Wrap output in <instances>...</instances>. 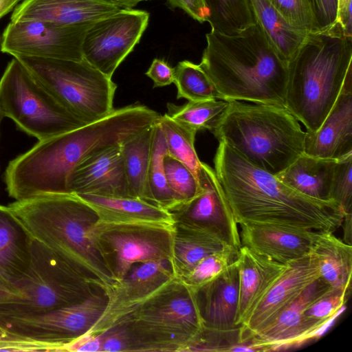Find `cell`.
Masks as SVG:
<instances>
[{
  "label": "cell",
  "mask_w": 352,
  "mask_h": 352,
  "mask_svg": "<svg viewBox=\"0 0 352 352\" xmlns=\"http://www.w3.org/2000/svg\"><path fill=\"white\" fill-rule=\"evenodd\" d=\"M318 265L320 277L331 287L351 285L352 245L333 232L318 231L310 249Z\"/></svg>",
  "instance_id": "obj_28"
},
{
  "label": "cell",
  "mask_w": 352,
  "mask_h": 352,
  "mask_svg": "<svg viewBox=\"0 0 352 352\" xmlns=\"http://www.w3.org/2000/svg\"><path fill=\"white\" fill-rule=\"evenodd\" d=\"M197 298L206 329L220 333L239 329L235 325L239 302L235 259L221 274L198 290Z\"/></svg>",
  "instance_id": "obj_22"
},
{
  "label": "cell",
  "mask_w": 352,
  "mask_h": 352,
  "mask_svg": "<svg viewBox=\"0 0 352 352\" xmlns=\"http://www.w3.org/2000/svg\"><path fill=\"white\" fill-rule=\"evenodd\" d=\"M114 3L120 9H131L140 2L148 0H108Z\"/></svg>",
  "instance_id": "obj_50"
},
{
  "label": "cell",
  "mask_w": 352,
  "mask_h": 352,
  "mask_svg": "<svg viewBox=\"0 0 352 352\" xmlns=\"http://www.w3.org/2000/svg\"><path fill=\"white\" fill-rule=\"evenodd\" d=\"M337 160L302 153L276 177L299 192L317 199H330V190Z\"/></svg>",
  "instance_id": "obj_26"
},
{
  "label": "cell",
  "mask_w": 352,
  "mask_h": 352,
  "mask_svg": "<svg viewBox=\"0 0 352 352\" xmlns=\"http://www.w3.org/2000/svg\"><path fill=\"white\" fill-rule=\"evenodd\" d=\"M352 153L337 160L330 190L344 214L352 213Z\"/></svg>",
  "instance_id": "obj_39"
},
{
  "label": "cell",
  "mask_w": 352,
  "mask_h": 352,
  "mask_svg": "<svg viewBox=\"0 0 352 352\" xmlns=\"http://www.w3.org/2000/svg\"><path fill=\"white\" fill-rule=\"evenodd\" d=\"M108 302L105 291L96 292L82 302L46 313L23 318L0 317V324L21 338L54 346L58 351L85 335L103 314Z\"/></svg>",
  "instance_id": "obj_11"
},
{
  "label": "cell",
  "mask_w": 352,
  "mask_h": 352,
  "mask_svg": "<svg viewBox=\"0 0 352 352\" xmlns=\"http://www.w3.org/2000/svg\"><path fill=\"white\" fill-rule=\"evenodd\" d=\"M351 285L331 288L305 311L307 319L318 326H327L337 316L346 302Z\"/></svg>",
  "instance_id": "obj_38"
},
{
  "label": "cell",
  "mask_w": 352,
  "mask_h": 352,
  "mask_svg": "<svg viewBox=\"0 0 352 352\" xmlns=\"http://www.w3.org/2000/svg\"><path fill=\"white\" fill-rule=\"evenodd\" d=\"M120 322L138 351L186 352L205 328L197 292L178 278Z\"/></svg>",
  "instance_id": "obj_7"
},
{
  "label": "cell",
  "mask_w": 352,
  "mask_h": 352,
  "mask_svg": "<svg viewBox=\"0 0 352 352\" xmlns=\"http://www.w3.org/2000/svg\"><path fill=\"white\" fill-rule=\"evenodd\" d=\"M214 171L235 221L333 232L344 213L333 200L307 197L219 142Z\"/></svg>",
  "instance_id": "obj_1"
},
{
  "label": "cell",
  "mask_w": 352,
  "mask_h": 352,
  "mask_svg": "<svg viewBox=\"0 0 352 352\" xmlns=\"http://www.w3.org/2000/svg\"><path fill=\"white\" fill-rule=\"evenodd\" d=\"M212 133L219 142L274 175L304 153L305 131L283 106L228 101Z\"/></svg>",
  "instance_id": "obj_5"
},
{
  "label": "cell",
  "mask_w": 352,
  "mask_h": 352,
  "mask_svg": "<svg viewBox=\"0 0 352 352\" xmlns=\"http://www.w3.org/2000/svg\"><path fill=\"white\" fill-rule=\"evenodd\" d=\"M320 276L318 265L310 251L288 262L283 272L239 327L238 343L250 340L268 326Z\"/></svg>",
  "instance_id": "obj_16"
},
{
  "label": "cell",
  "mask_w": 352,
  "mask_h": 352,
  "mask_svg": "<svg viewBox=\"0 0 352 352\" xmlns=\"http://www.w3.org/2000/svg\"><path fill=\"white\" fill-rule=\"evenodd\" d=\"M67 185L68 192L76 195L131 197L120 144L109 147L78 164L70 173Z\"/></svg>",
  "instance_id": "obj_19"
},
{
  "label": "cell",
  "mask_w": 352,
  "mask_h": 352,
  "mask_svg": "<svg viewBox=\"0 0 352 352\" xmlns=\"http://www.w3.org/2000/svg\"><path fill=\"white\" fill-rule=\"evenodd\" d=\"M32 237L104 291L116 281L96 248V211L75 193L44 194L8 205Z\"/></svg>",
  "instance_id": "obj_3"
},
{
  "label": "cell",
  "mask_w": 352,
  "mask_h": 352,
  "mask_svg": "<svg viewBox=\"0 0 352 352\" xmlns=\"http://www.w3.org/2000/svg\"><path fill=\"white\" fill-rule=\"evenodd\" d=\"M164 167L168 185L179 203L192 199L201 192V187L197 178L182 162L166 154Z\"/></svg>",
  "instance_id": "obj_37"
},
{
  "label": "cell",
  "mask_w": 352,
  "mask_h": 352,
  "mask_svg": "<svg viewBox=\"0 0 352 352\" xmlns=\"http://www.w3.org/2000/svg\"><path fill=\"white\" fill-rule=\"evenodd\" d=\"M166 154V141L157 121L154 124L148 181L155 203L168 211L179 201L166 181L164 167V158Z\"/></svg>",
  "instance_id": "obj_34"
},
{
  "label": "cell",
  "mask_w": 352,
  "mask_h": 352,
  "mask_svg": "<svg viewBox=\"0 0 352 352\" xmlns=\"http://www.w3.org/2000/svg\"><path fill=\"white\" fill-rule=\"evenodd\" d=\"M331 288L320 276L309 285L268 326L247 341L258 346L261 351L291 349L308 342L324 327L309 322L304 313Z\"/></svg>",
  "instance_id": "obj_17"
},
{
  "label": "cell",
  "mask_w": 352,
  "mask_h": 352,
  "mask_svg": "<svg viewBox=\"0 0 352 352\" xmlns=\"http://www.w3.org/2000/svg\"><path fill=\"white\" fill-rule=\"evenodd\" d=\"M352 38L340 29L310 33L287 63L285 107L315 131L337 100L352 70Z\"/></svg>",
  "instance_id": "obj_4"
},
{
  "label": "cell",
  "mask_w": 352,
  "mask_h": 352,
  "mask_svg": "<svg viewBox=\"0 0 352 352\" xmlns=\"http://www.w3.org/2000/svg\"><path fill=\"white\" fill-rule=\"evenodd\" d=\"M94 23L63 25L38 20L10 21L1 35V51L16 56L83 59L82 45Z\"/></svg>",
  "instance_id": "obj_12"
},
{
  "label": "cell",
  "mask_w": 352,
  "mask_h": 352,
  "mask_svg": "<svg viewBox=\"0 0 352 352\" xmlns=\"http://www.w3.org/2000/svg\"><path fill=\"white\" fill-rule=\"evenodd\" d=\"M120 10L108 0H24L15 7L10 20L71 25L95 23Z\"/></svg>",
  "instance_id": "obj_21"
},
{
  "label": "cell",
  "mask_w": 352,
  "mask_h": 352,
  "mask_svg": "<svg viewBox=\"0 0 352 352\" xmlns=\"http://www.w3.org/2000/svg\"><path fill=\"white\" fill-rule=\"evenodd\" d=\"M236 251L228 249L202 258L189 272L179 278L188 287L198 292L221 274L236 258Z\"/></svg>",
  "instance_id": "obj_36"
},
{
  "label": "cell",
  "mask_w": 352,
  "mask_h": 352,
  "mask_svg": "<svg viewBox=\"0 0 352 352\" xmlns=\"http://www.w3.org/2000/svg\"><path fill=\"white\" fill-rule=\"evenodd\" d=\"M210 12L208 21L211 30L236 34L255 24L250 0H204Z\"/></svg>",
  "instance_id": "obj_31"
},
{
  "label": "cell",
  "mask_w": 352,
  "mask_h": 352,
  "mask_svg": "<svg viewBox=\"0 0 352 352\" xmlns=\"http://www.w3.org/2000/svg\"><path fill=\"white\" fill-rule=\"evenodd\" d=\"M0 108L19 130L38 141L86 124L60 104L14 57L0 79Z\"/></svg>",
  "instance_id": "obj_9"
},
{
  "label": "cell",
  "mask_w": 352,
  "mask_h": 352,
  "mask_svg": "<svg viewBox=\"0 0 352 352\" xmlns=\"http://www.w3.org/2000/svg\"><path fill=\"white\" fill-rule=\"evenodd\" d=\"M78 195L96 211L102 221L174 223L168 211L136 197Z\"/></svg>",
  "instance_id": "obj_25"
},
{
  "label": "cell",
  "mask_w": 352,
  "mask_h": 352,
  "mask_svg": "<svg viewBox=\"0 0 352 352\" xmlns=\"http://www.w3.org/2000/svg\"><path fill=\"white\" fill-rule=\"evenodd\" d=\"M174 223H113L98 220L92 240L116 281L135 263L173 261Z\"/></svg>",
  "instance_id": "obj_10"
},
{
  "label": "cell",
  "mask_w": 352,
  "mask_h": 352,
  "mask_svg": "<svg viewBox=\"0 0 352 352\" xmlns=\"http://www.w3.org/2000/svg\"><path fill=\"white\" fill-rule=\"evenodd\" d=\"M198 182L201 190L197 196L168 210L174 222L208 231L238 251L241 246L238 224L214 170L204 162Z\"/></svg>",
  "instance_id": "obj_15"
},
{
  "label": "cell",
  "mask_w": 352,
  "mask_h": 352,
  "mask_svg": "<svg viewBox=\"0 0 352 352\" xmlns=\"http://www.w3.org/2000/svg\"><path fill=\"white\" fill-rule=\"evenodd\" d=\"M58 348L17 336L0 324V351H58Z\"/></svg>",
  "instance_id": "obj_43"
},
{
  "label": "cell",
  "mask_w": 352,
  "mask_h": 352,
  "mask_svg": "<svg viewBox=\"0 0 352 352\" xmlns=\"http://www.w3.org/2000/svg\"><path fill=\"white\" fill-rule=\"evenodd\" d=\"M154 124L122 142L120 149L131 196L156 205L148 181Z\"/></svg>",
  "instance_id": "obj_29"
},
{
  "label": "cell",
  "mask_w": 352,
  "mask_h": 352,
  "mask_svg": "<svg viewBox=\"0 0 352 352\" xmlns=\"http://www.w3.org/2000/svg\"><path fill=\"white\" fill-rule=\"evenodd\" d=\"M14 58L60 104L85 124L100 120L113 111L116 84L85 59Z\"/></svg>",
  "instance_id": "obj_8"
},
{
  "label": "cell",
  "mask_w": 352,
  "mask_h": 352,
  "mask_svg": "<svg viewBox=\"0 0 352 352\" xmlns=\"http://www.w3.org/2000/svg\"><path fill=\"white\" fill-rule=\"evenodd\" d=\"M228 105V101L221 99L188 101L179 106L168 103L166 114L175 121L196 131L208 130L212 132Z\"/></svg>",
  "instance_id": "obj_33"
},
{
  "label": "cell",
  "mask_w": 352,
  "mask_h": 352,
  "mask_svg": "<svg viewBox=\"0 0 352 352\" xmlns=\"http://www.w3.org/2000/svg\"><path fill=\"white\" fill-rule=\"evenodd\" d=\"M228 249L235 250L208 231L174 222L172 264L178 278L189 272L204 257Z\"/></svg>",
  "instance_id": "obj_27"
},
{
  "label": "cell",
  "mask_w": 352,
  "mask_h": 352,
  "mask_svg": "<svg viewBox=\"0 0 352 352\" xmlns=\"http://www.w3.org/2000/svg\"><path fill=\"white\" fill-rule=\"evenodd\" d=\"M294 27L309 33L316 32L309 0H267Z\"/></svg>",
  "instance_id": "obj_40"
},
{
  "label": "cell",
  "mask_w": 352,
  "mask_h": 352,
  "mask_svg": "<svg viewBox=\"0 0 352 352\" xmlns=\"http://www.w3.org/2000/svg\"><path fill=\"white\" fill-rule=\"evenodd\" d=\"M316 32H326L337 25L338 0H309Z\"/></svg>",
  "instance_id": "obj_42"
},
{
  "label": "cell",
  "mask_w": 352,
  "mask_h": 352,
  "mask_svg": "<svg viewBox=\"0 0 352 352\" xmlns=\"http://www.w3.org/2000/svg\"><path fill=\"white\" fill-rule=\"evenodd\" d=\"M12 288V285L7 280L0 268V296L8 294Z\"/></svg>",
  "instance_id": "obj_51"
},
{
  "label": "cell",
  "mask_w": 352,
  "mask_h": 352,
  "mask_svg": "<svg viewBox=\"0 0 352 352\" xmlns=\"http://www.w3.org/2000/svg\"><path fill=\"white\" fill-rule=\"evenodd\" d=\"M351 217L352 213H348L344 214L342 225L344 230V239L343 241L347 244L351 245L352 241V229H351Z\"/></svg>",
  "instance_id": "obj_48"
},
{
  "label": "cell",
  "mask_w": 352,
  "mask_h": 352,
  "mask_svg": "<svg viewBox=\"0 0 352 352\" xmlns=\"http://www.w3.org/2000/svg\"><path fill=\"white\" fill-rule=\"evenodd\" d=\"M241 245L285 264L309 252L318 231L263 223L240 224Z\"/></svg>",
  "instance_id": "obj_20"
},
{
  "label": "cell",
  "mask_w": 352,
  "mask_h": 352,
  "mask_svg": "<svg viewBox=\"0 0 352 352\" xmlns=\"http://www.w3.org/2000/svg\"><path fill=\"white\" fill-rule=\"evenodd\" d=\"M63 351L101 352L100 335L85 333L67 344Z\"/></svg>",
  "instance_id": "obj_46"
},
{
  "label": "cell",
  "mask_w": 352,
  "mask_h": 352,
  "mask_svg": "<svg viewBox=\"0 0 352 352\" xmlns=\"http://www.w3.org/2000/svg\"><path fill=\"white\" fill-rule=\"evenodd\" d=\"M34 238L8 206L0 205V268L13 285L28 272Z\"/></svg>",
  "instance_id": "obj_24"
},
{
  "label": "cell",
  "mask_w": 352,
  "mask_h": 352,
  "mask_svg": "<svg viewBox=\"0 0 352 352\" xmlns=\"http://www.w3.org/2000/svg\"><path fill=\"white\" fill-rule=\"evenodd\" d=\"M235 261L239 274V302L235 325L239 327L287 267L259 255L245 245Z\"/></svg>",
  "instance_id": "obj_23"
},
{
  "label": "cell",
  "mask_w": 352,
  "mask_h": 352,
  "mask_svg": "<svg viewBox=\"0 0 352 352\" xmlns=\"http://www.w3.org/2000/svg\"><path fill=\"white\" fill-rule=\"evenodd\" d=\"M24 0H0V19L9 13L12 9Z\"/></svg>",
  "instance_id": "obj_49"
},
{
  "label": "cell",
  "mask_w": 352,
  "mask_h": 352,
  "mask_svg": "<svg viewBox=\"0 0 352 352\" xmlns=\"http://www.w3.org/2000/svg\"><path fill=\"white\" fill-rule=\"evenodd\" d=\"M199 65L221 100L285 107L287 63L256 23L236 34L211 30Z\"/></svg>",
  "instance_id": "obj_2"
},
{
  "label": "cell",
  "mask_w": 352,
  "mask_h": 352,
  "mask_svg": "<svg viewBox=\"0 0 352 352\" xmlns=\"http://www.w3.org/2000/svg\"><path fill=\"white\" fill-rule=\"evenodd\" d=\"M176 278L168 259L134 264L123 278L105 291L107 307L87 333L100 335L138 309Z\"/></svg>",
  "instance_id": "obj_14"
},
{
  "label": "cell",
  "mask_w": 352,
  "mask_h": 352,
  "mask_svg": "<svg viewBox=\"0 0 352 352\" xmlns=\"http://www.w3.org/2000/svg\"><path fill=\"white\" fill-rule=\"evenodd\" d=\"M101 352L138 351L126 324L120 322L100 334Z\"/></svg>",
  "instance_id": "obj_41"
},
{
  "label": "cell",
  "mask_w": 352,
  "mask_h": 352,
  "mask_svg": "<svg viewBox=\"0 0 352 352\" xmlns=\"http://www.w3.org/2000/svg\"><path fill=\"white\" fill-rule=\"evenodd\" d=\"M5 118L4 116V114L2 111V110L0 108V134H1V122L3 120V119Z\"/></svg>",
  "instance_id": "obj_52"
},
{
  "label": "cell",
  "mask_w": 352,
  "mask_h": 352,
  "mask_svg": "<svg viewBox=\"0 0 352 352\" xmlns=\"http://www.w3.org/2000/svg\"><path fill=\"white\" fill-rule=\"evenodd\" d=\"M256 23L278 56L288 63L310 33L289 24L267 0H250Z\"/></svg>",
  "instance_id": "obj_30"
},
{
  "label": "cell",
  "mask_w": 352,
  "mask_h": 352,
  "mask_svg": "<svg viewBox=\"0 0 352 352\" xmlns=\"http://www.w3.org/2000/svg\"><path fill=\"white\" fill-rule=\"evenodd\" d=\"M352 0H338L337 24H338L347 37L352 38Z\"/></svg>",
  "instance_id": "obj_47"
},
{
  "label": "cell",
  "mask_w": 352,
  "mask_h": 352,
  "mask_svg": "<svg viewBox=\"0 0 352 352\" xmlns=\"http://www.w3.org/2000/svg\"><path fill=\"white\" fill-rule=\"evenodd\" d=\"M148 19V12L131 8L121 9L94 23L83 39V59L112 78L116 69L139 43Z\"/></svg>",
  "instance_id": "obj_13"
},
{
  "label": "cell",
  "mask_w": 352,
  "mask_h": 352,
  "mask_svg": "<svg viewBox=\"0 0 352 352\" xmlns=\"http://www.w3.org/2000/svg\"><path fill=\"white\" fill-rule=\"evenodd\" d=\"M304 153L331 160L352 153V70L320 126L305 131Z\"/></svg>",
  "instance_id": "obj_18"
},
{
  "label": "cell",
  "mask_w": 352,
  "mask_h": 352,
  "mask_svg": "<svg viewBox=\"0 0 352 352\" xmlns=\"http://www.w3.org/2000/svg\"><path fill=\"white\" fill-rule=\"evenodd\" d=\"M102 287L69 267L52 250L34 239L26 274L0 296V317L23 318L42 314L84 301Z\"/></svg>",
  "instance_id": "obj_6"
},
{
  "label": "cell",
  "mask_w": 352,
  "mask_h": 352,
  "mask_svg": "<svg viewBox=\"0 0 352 352\" xmlns=\"http://www.w3.org/2000/svg\"><path fill=\"white\" fill-rule=\"evenodd\" d=\"M145 74L153 81V87H162L174 82V68L164 60L153 59Z\"/></svg>",
  "instance_id": "obj_44"
},
{
  "label": "cell",
  "mask_w": 352,
  "mask_h": 352,
  "mask_svg": "<svg viewBox=\"0 0 352 352\" xmlns=\"http://www.w3.org/2000/svg\"><path fill=\"white\" fill-rule=\"evenodd\" d=\"M157 124L166 141L167 155L184 164L198 181L202 162L195 148L197 131L175 121L166 113L160 116Z\"/></svg>",
  "instance_id": "obj_32"
},
{
  "label": "cell",
  "mask_w": 352,
  "mask_h": 352,
  "mask_svg": "<svg viewBox=\"0 0 352 352\" xmlns=\"http://www.w3.org/2000/svg\"><path fill=\"white\" fill-rule=\"evenodd\" d=\"M1 36L0 35V51H1Z\"/></svg>",
  "instance_id": "obj_53"
},
{
  "label": "cell",
  "mask_w": 352,
  "mask_h": 352,
  "mask_svg": "<svg viewBox=\"0 0 352 352\" xmlns=\"http://www.w3.org/2000/svg\"><path fill=\"white\" fill-rule=\"evenodd\" d=\"M173 8H180L199 23L208 21L209 10L204 0H167Z\"/></svg>",
  "instance_id": "obj_45"
},
{
  "label": "cell",
  "mask_w": 352,
  "mask_h": 352,
  "mask_svg": "<svg viewBox=\"0 0 352 352\" xmlns=\"http://www.w3.org/2000/svg\"><path fill=\"white\" fill-rule=\"evenodd\" d=\"M177 99L188 101L221 99L211 80L199 65L185 60L174 68Z\"/></svg>",
  "instance_id": "obj_35"
}]
</instances>
